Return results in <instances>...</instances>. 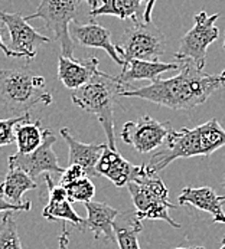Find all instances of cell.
<instances>
[{"label": "cell", "mask_w": 225, "mask_h": 249, "mask_svg": "<svg viewBox=\"0 0 225 249\" xmlns=\"http://www.w3.org/2000/svg\"><path fill=\"white\" fill-rule=\"evenodd\" d=\"M223 87H225L224 72L209 75L199 70L193 61L184 59L178 75L168 79L157 78L150 85L137 89H126L121 97L140 98L170 109L189 111L204 104L214 91Z\"/></svg>", "instance_id": "cell-1"}, {"label": "cell", "mask_w": 225, "mask_h": 249, "mask_svg": "<svg viewBox=\"0 0 225 249\" xmlns=\"http://www.w3.org/2000/svg\"><path fill=\"white\" fill-rule=\"evenodd\" d=\"M224 145L225 128L214 118L193 128L172 130L166 139V148L154 153L149 164L154 172H160L178 159L209 157Z\"/></svg>", "instance_id": "cell-2"}, {"label": "cell", "mask_w": 225, "mask_h": 249, "mask_svg": "<svg viewBox=\"0 0 225 249\" xmlns=\"http://www.w3.org/2000/svg\"><path fill=\"white\" fill-rule=\"evenodd\" d=\"M126 89L129 88H126L117 76L101 71L88 84L71 94V100L76 107L98 118L107 136L109 147L112 150H117L114 140V106L117 97Z\"/></svg>", "instance_id": "cell-3"}, {"label": "cell", "mask_w": 225, "mask_h": 249, "mask_svg": "<svg viewBox=\"0 0 225 249\" xmlns=\"http://www.w3.org/2000/svg\"><path fill=\"white\" fill-rule=\"evenodd\" d=\"M127 189L134 205V217L140 220H163L181 229V223L175 222L169 214V209L175 208L169 200V190L150 164L137 166L134 178L127 184Z\"/></svg>", "instance_id": "cell-4"}, {"label": "cell", "mask_w": 225, "mask_h": 249, "mask_svg": "<svg viewBox=\"0 0 225 249\" xmlns=\"http://www.w3.org/2000/svg\"><path fill=\"white\" fill-rule=\"evenodd\" d=\"M0 98L4 109L13 115L31 114L38 104H52V92L46 79L29 68L3 70L0 72Z\"/></svg>", "instance_id": "cell-5"}, {"label": "cell", "mask_w": 225, "mask_h": 249, "mask_svg": "<svg viewBox=\"0 0 225 249\" xmlns=\"http://www.w3.org/2000/svg\"><path fill=\"white\" fill-rule=\"evenodd\" d=\"M79 3V0H42L37 10L26 16V20L42 19L54 39L59 43L62 55L73 59L75 43L71 25L76 22Z\"/></svg>", "instance_id": "cell-6"}, {"label": "cell", "mask_w": 225, "mask_h": 249, "mask_svg": "<svg viewBox=\"0 0 225 249\" xmlns=\"http://www.w3.org/2000/svg\"><path fill=\"white\" fill-rule=\"evenodd\" d=\"M118 46L124 62L131 59L157 61L166 51V39L153 22H133L126 28Z\"/></svg>", "instance_id": "cell-7"}, {"label": "cell", "mask_w": 225, "mask_h": 249, "mask_svg": "<svg viewBox=\"0 0 225 249\" xmlns=\"http://www.w3.org/2000/svg\"><path fill=\"white\" fill-rule=\"evenodd\" d=\"M1 25L9 31V45L4 42V37L0 34V46L7 58H22L26 62H32L37 56V48L39 45L49 43L51 39L35 31L23 18L16 12H0Z\"/></svg>", "instance_id": "cell-8"}, {"label": "cell", "mask_w": 225, "mask_h": 249, "mask_svg": "<svg viewBox=\"0 0 225 249\" xmlns=\"http://www.w3.org/2000/svg\"><path fill=\"white\" fill-rule=\"evenodd\" d=\"M218 19L220 13L208 15L205 10H201L198 15H195L193 28L181 39L179 49L175 52V58L179 61L190 59L199 70H204L206 64L208 46L220 36V31L215 25Z\"/></svg>", "instance_id": "cell-9"}, {"label": "cell", "mask_w": 225, "mask_h": 249, "mask_svg": "<svg viewBox=\"0 0 225 249\" xmlns=\"http://www.w3.org/2000/svg\"><path fill=\"white\" fill-rule=\"evenodd\" d=\"M170 131V123H160L150 115H142L137 121H127L123 125L121 140L136 151L146 154L166 142Z\"/></svg>", "instance_id": "cell-10"}, {"label": "cell", "mask_w": 225, "mask_h": 249, "mask_svg": "<svg viewBox=\"0 0 225 249\" xmlns=\"http://www.w3.org/2000/svg\"><path fill=\"white\" fill-rule=\"evenodd\" d=\"M56 142V137L51 133L45 142L35 150L34 153L23 154L16 151L13 156L9 157V169H20L26 172L32 178H39L43 173H64V167L59 166L58 157L52 150L54 144Z\"/></svg>", "instance_id": "cell-11"}, {"label": "cell", "mask_w": 225, "mask_h": 249, "mask_svg": "<svg viewBox=\"0 0 225 249\" xmlns=\"http://www.w3.org/2000/svg\"><path fill=\"white\" fill-rule=\"evenodd\" d=\"M45 181L48 187V203L42 211V216L49 222H71L76 229L84 232L85 219L74 211L67 189L62 184H54L49 173L45 175Z\"/></svg>", "instance_id": "cell-12"}, {"label": "cell", "mask_w": 225, "mask_h": 249, "mask_svg": "<svg viewBox=\"0 0 225 249\" xmlns=\"http://www.w3.org/2000/svg\"><path fill=\"white\" fill-rule=\"evenodd\" d=\"M71 35L75 40L85 48H98L109 53V56L112 61L121 67H124V59L120 53L118 43H112V34L109 29L103 28L97 22H90L85 25H79L78 22H74L71 25Z\"/></svg>", "instance_id": "cell-13"}, {"label": "cell", "mask_w": 225, "mask_h": 249, "mask_svg": "<svg viewBox=\"0 0 225 249\" xmlns=\"http://www.w3.org/2000/svg\"><path fill=\"white\" fill-rule=\"evenodd\" d=\"M178 200L181 206L189 205L198 211L209 213L215 223H225V196L217 195V192L208 186L184 187L181 195L178 196Z\"/></svg>", "instance_id": "cell-14"}, {"label": "cell", "mask_w": 225, "mask_h": 249, "mask_svg": "<svg viewBox=\"0 0 225 249\" xmlns=\"http://www.w3.org/2000/svg\"><path fill=\"white\" fill-rule=\"evenodd\" d=\"M98 65L100 61L97 56H88L85 61L76 62L73 58L61 55L58 61V78L68 89L75 91L88 84L101 72Z\"/></svg>", "instance_id": "cell-15"}, {"label": "cell", "mask_w": 225, "mask_h": 249, "mask_svg": "<svg viewBox=\"0 0 225 249\" xmlns=\"http://www.w3.org/2000/svg\"><path fill=\"white\" fill-rule=\"evenodd\" d=\"M87 217L84 231H91L94 239H98L101 235L109 241L115 242V217L118 211L104 202H88L85 203Z\"/></svg>", "instance_id": "cell-16"}, {"label": "cell", "mask_w": 225, "mask_h": 249, "mask_svg": "<svg viewBox=\"0 0 225 249\" xmlns=\"http://www.w3.org/2000/svg\"><path fill=\"white\" fill-rule=\"evenodd\" d=\"M61 136L68 144L70 164H79L88 176L97 178V163L101 159L107 144H85L76 140L68 128H61Z\"/></svg>", "instance_id": "cell-17"}, {"label": "cell", "mask_w": 225, "mask_h": 249, "mask_svg": "<svg viewBox=\"0 0 225 249\" xmlns=\"http://www.w3.org/2000/svg\"><path fill=\"white\" fill-rule=\"evenodd\" d=\"M95 170H97V178L103 176L109 178L117 187H123L133 180L137 166H133L117 150H112L107 145L101 159L97 163Z\"/></svg>", "instance_id": "cell-18"}, {"label": "cell", "mask_w": 225, "mask_h": 249, "mask_svg": "<svg viewBox=\"0 0 225 249\" xmlns=\"http://www.w3.org/2000/svg\"><path fill=\"white\" fill-rule=\"evenodd\" d=\"M181 65L173 62H159V61H143V59H131L126 62L121 73L117 76L123 85H129L133 81L149 79L156 81L160 73L168 71H176Z\"/></svg>", "instance_id": "cell-19"}, {"label": "cell", "mask_w": 225, "mask_h": 249, "mask_svg": "<svg viewBox=\"0 0 225 249\" xmlns=\"http://www.w3.org/2000/svg\"><path fill=\"white\" fill-rule=\"evenodd\" d=\"M148 4L149 0H103L98 7L91 9L90 18L98 16H115L121 20L142 22V16L145 18L143 4Z\"/></svg>", "instance_id": "cell-20"}, {"label": "cell", "mask_w": 225, "mask_h": 249, "mask_svg": "<svg viewBox=\"0 0 225 249\" xmlns=\"http://www.w3.org/2000/svg\"><path fill=\"white\" fill-rule=\"evenodd\" d=\"M37 180L20 169H9L1 184V199L13 205H20L23 195L28 190L37 189Z\"/></svg>", "instance_id": "cell-21"}, {"label": "cell", "mask_w": 225, "mask_h": 249, "mask_svg": "<svg viewBox=\"0 0 225 249\" xmlns=\"http://www.w3.org/2000/svg\"><path fill=\"white\" fill-rule=\"evenodd\" d=\"M52 131L42 127L40 121H23L16 127V145L18 151L29 154L38 150Z\"/></svg>", "instance_id": "cell-22"}, {"label": "cell", "mask_w": 225, "mask_h": 249, "mask_svg": "<svg viewBox=\"0 0 225 249\" xmlns=\"http://www.w3.org/2000/svg\"><path fill=\"white\" fill-rule=\"evenodd\" d=\"M142 220L134 217L129 226H115V238L118 249H140L139 235L142 232Z\"/></svg>", "instance_id": "cell-23"}, {"label": "cell", "mask_w": 225, "mask_h": 249, "mask_svg": "<svg viewBox=\"0 0 225 249\" xmlns=\"http://www.w3.org/2000/svg\"><path fill=\"white\" fill-rule=\"evenodd\" d=\"M0 249H22V242L18 232V223L13 212L3 216L0 225Z\"/></svg>", "instance_id": "cell-24"}, {"label": "cell", "mask_w": 225, "mask_h": 249, "mask_svg": "<svg viewBox=\"0 0 225 249\" xmlns=\"http://www.w3.org/2000/svg\"><path fill=\"white\" fill-rule=\"evenodd\" d=\"M68 192V197L71 202H81V203H88L93 200L95 196V186L90 180L88 176H84L82 178L76 180L74 183L64 186Z\"/></svg>", "instance_id": "cell-25"}, {"label": "cell", "mask_w": 225, "mask_h": 249, "mask_svg": "<svg viewBox=\"0 0 225 249\" xmlns=\"http://www.w3.org/2000/svg\"><path fill=\"white\" fill-rule=\"evenodd\" d=\"M23 121H31V114L9 117L0 121V145H7L16 142V127Z\"/></svg>", "instance_id": "cell-26"}, {"label": "cell", "mask_w": 225, "mask_h": 249, "mask_svg": "<svg viewBox=\"0 0 225 249\" xmlns=\"http://www.w3.org/2000/svg\"><path fill=\"white\" fill-rule=\"evenodd\" d=\"M84 176H88L85 169L79 164H70L68 169L64 170V173L61 175V180H59V184L62 186H68L71 183H74L76 180L82 178Z\"/></svg>", "instance_id": "cell-27"}, {"label": "cell", "mask_w": 225, "mask_h": 249, "mask_svg": "<svg viewBox=\"0 0 225 249\" xmlns=\"http://www.w3.org/2000/svg\"><path fill=\"white\" fill-rule=\"evenodd\" d=\"M32 203L31 202H25L20 205H13V203H7V200L1 199L0 202V211H9V212H18V211H31Z\"/></svg>", "instance_id": "cell-28"}, {"label": "cell", "mask_w": 225, "mask_h": 249, "mask_svg": "<svg viewBox=\"0 0 225 249\" xmlns=\"http://www.w3.org/2000/svg\"><path fill=\"white\" fill-rule=\"evenodd\" d=\"M70 232L67 229V222H62V232L58 238V249H70Z\"/></svg>", "instance_id": "cell-29"}, {"label": "cell", "mask_w": 225, "mask_h": 249, "mask_svg": "<svg viewBox=\"0 0 225 249\" xmlns=\"http://www.w3.org/2000/svg\"><path fill=\"white\" fill-rule=\"evenodd\" d=\"M156 0H149V3L146 4V9H145V18L143 20L150 23L151 22V12H153V6H154Z\"/></svg>", "instance_id": "cell-30"}, {"label": "cell", "mask_w": 225, "mask_h": 249, "mask_svg": "<svg viewBox=\"0 0 225 249\" xmlns=\"http://www.w3.org/2000/svg\"><path fill=\"white\" fill-rule=\"evenodd\" d=\"M81 3H88L90 6H91V9H95V7H98V3H100V0H79Z\"/></svg>", "instance_id": "cell-31"}, {"label": "cell", "mask_w": 225, "mask_h": 249, "mask_svg": "<svg viewBox=\"0 0 225 249\" xmlns=\"http://www.w3.org/2000/svg\"><path fill=\"white\" fill-rule=\"evenodd\" d=\"M173 249H205L204 247H189V248H173Z\"/></svg>", "instance_id": "cell-32"}, {"label": "cell", "mask_w": 225, "mask_h": 249, "mask_svg": "<svg viewBox=\"0 0 225 249\" xmlns=\"http://www.w3.org/2000/svg\"><path fill=\"white\" fill-rule=\"evenodd\" d=\"M218 249H225V235L223 236V241H221V247Z\"/></svg>", "instance_id": "cell-33"}, {"label": "cell", "mask_w": 225, "mask_h": 249, "mask_svg": "<svg viewBox=\"0 0 225 249\" xmlns=\"http://www.w3.org/2000/svg\"><path fill=\"white\" fill-rule=\"evenodd\" d=\"M223 184H224V189H225V175H224V178H223Z\"/></svg>", "instance_id": "cell-34"}, {"label": "cell", "mask_w": 225, "mask_h": 249, "mask_svg": "<svg viewBox=\"0 0 225 249\" xmlns=\"http://www.w3.org/2000/svg\"><path fill=\"white\" fill-rule=\"evenodd\" d=\"M224 49H225V37H224Z\"/></svg>", "instance_id": "cell-35"}, {"label": "cell", "mask_w": 225, "mask_h": 249, "mask_svg": "<svg viewBox=\"0 0 225 249\" xmlns=\"http://www.w3.org/2000/svg\"><path fill=\"white\" fill-rule=\"evenodd\" d=\"M223 72H224V73H225V70H224V71H223Z\"/></svg>", "instance_id": "cell-36"}]
</instances>
